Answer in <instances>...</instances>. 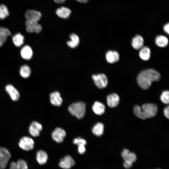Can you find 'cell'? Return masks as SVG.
Masks as SVG:
<instances>
[{
    "label": "cell",
    "instance_id": "cell-1",
    "mask_svg": "<svg viewBox=\"0 0 169 169\" xmlns=\"http://www.w3.org/2000/svg\"><path fill=\"white\" fill-rule=\"evenodd\" d=\"M160 73L156 70L148 69L141 72L137 76V81L139 85L144 90L149 89L152 82L159 80Z\"/></svg>",
    "mask_w": 169,
    "mask_h": 169
},
{
    "label": "cell",
    "instance_id": "cell-2",
    "mask_svg": "<svg viewBox=\"0 0 169 169\" xmlns=\"http://www.w3.org/2000/svg\"><path fill=\"white\" fill-rule=\"evenodd\" d=\"M85 108L86 105L84 102H78L70 105L68 110L71 115L81 119L84 115Z\"/></svg>",
    "mask_w": 169,
    "mask_h": 169
},
{
    "label": "cell",
    "instance_id": "cell-3",
    "mask_svg": "<svg viewBox=\"0 0 169 169\" xmlns=\"http://www.w3.org/2000/svg\"><path fill=\"white\" fill-rule=\"evenodd\" d=\"M141 108L147 118L155 116L157 112V106L154 104H144L142 105Z\"/></svg>",
    "mask_w": 169,
    "mask_h": 169
},
{
    "label": "cell",
    "instance_id": "cell-4",
    "mask_svg": "<svg viewBox=\"0 0 169 169\" xmlns=\"http://www.w3.org/2000/svg\"><path fill=\"white\" fill-rule=\"evenodd\" d=\"M11 157V154L6 148L0 147V169H4Z\"/></svg>",
    "mask_w": 169,
    "mask_h": 169
},
{
    "label": "cell",
    "instance_id": "cell-5",
    "mask_svg": "<svg viewBox=\"0 0 169 169\" xmlns=\"http://www.w3.org/2000/svg\"><path fill=\"white\" fill-rule=\"evenodd\" d=\"M92 78L96 86L98 88L102 89L106 87L108 82L106 76L103 74H94Z\"/></svg>",
    "mask_w": 169,
    "mask_h": 169
},
{
    "label": "cell",
    "instance_id": "cell-6",
    "mask_svg": "<svg viewBox=\"0 0 169 169\" xmlns=\"http://www.w3.org/2000/svg\"><path fill=\"white\" fill-rule=\"evenodd\" d=\"M19 146L23 150L29 151L33 149L34 141L31 138L27 136H24L20 140Z\"/></svg>",
    "mask_w": 169,
    "mask_h": 169
},
{
    "label": "cell",
    "instance_id": "cell-7",
    "mask_svg": "<svg viewBox=\"0 0 169 169\" xmlns=\"http://www.w3.org/2000/svg\"><path fill=\"white\" fill-rule=\"evenodd\" d=\"M40 12L32 9L27 10L25 14L26 20L38 22L41 17Z\"/></svg>",
    "mask_w": 169,
    "mask_h": 169
},
{
    "label": "cell",
    "instance_id": "cell-8",
    "mask_svg": "<svg viewBox=\"0 0 169 169\" xmlns=\"http://www.w3.org/2000/svg\"><path fill=\"white\" fill-rule=\"evenodd\" d=\"M26 30L28 32L40 33L42 30L41 26L38 22L26 20L25 22Z\"/></svg>",
    "mask_w": 169,
    "mask_h": 169
},
{
    "label": "cell",
    "instance_id": "cell-9",
    "mask_svg": "<svg viewBox=\"0 0 169 169\" xmlns=\"http://www.w3.org/2000/svg\"><path fill=\"white\" fill-rule=\"evenodd\" d=\"M66 135L65 131L60 127L56 128L52 134L53 139L56 142L60 143L62 142Z\"/></svg>",
    "mask_w": 169,
    "mask_h": 169
},
{
    "label": "cell",
    "instance_id": "cell-10",
    "mask_svg": "<svg viewBox=\"0 0 169 169\" xmlns=\"http://www.w3.org/2000/svg\"><path fill=\"white\" fill-rule=\"evenodd\" d=\"M59 164L64 169H69L74 165L75 162L70 156L67 155L60 160Z\"/></svg>",
    "mask_w": 169,
    "mask_h": 169
},
{
    "label": "cell",
    "instance_id": "cell-11",
    "mask_svg": "<svg viewBox=\"0 0 169 169\" xmlns=\"http://www.w3.org/2000/svg\"><path fill=\"white\" fill-rule=\"evenodd\" d=\"M121 156L124 160V161L132 164L136 160V154L132 152H130L127 149H124L121 152Z\"/></svg>",
    "mask_w": 169,
    "mask_h": 169
},
{
    "label": "cell",
    "instance_id": "cell-12",
    "mask_svg": "<svg viewBox=\"0 0 169 169\" xmlns=\"http://www.w3.org/2000/svg\"><path fill=\"white\" fill-rule=\"evenodd\" d=\"M42 129V126L40 123L37 121H33L29 126V132L32 136L37 137L39 136Z\"/></svg>",
    "mask_w": 169,
    "mask_h": 169
},
{
    "label": "cell",
    "instance_id": "cell-13",
    "mask_svg": "<svg viewBox=\"0 0 169 169\" xmlns=\"http://www.w3.org/2000/svg\"><path fill=\"white\" fill-rule=\"evenodd\" d=\"M6 92L13 101H17L19 97V93L18 90L12 84H8L5 87Z\"/></svg>",
    "mask_w": 169,
    "mask_h": 169
},
{
    "label": "cell",
    "instance_id": "cell-14",
    "mask_svg": "<svg viewBox=\"0 0 169 169\" xmlns=\"http://www.w3.org/2000/svg\"><path fill=\"white\" fill-rule=\"evenodd\" d=\"M20 55L23 59L29 60L32 57L33 52L31 47L28 45L23 46L20 50Z\"/></svg>",
    "mask_w": 169,
    "mask_h": 169
},
{
    "label": "cell",
    "instance_id": "cell-15",
    "mask_svg": "<svg viewBox=\"0 0 169 169\" xmlns=\"http://www.w3.org/2000/svg\"><path fill=\"white\" fill-rule=\"evenodd\" d=\"M107 103L110 107L117 106L119 103L120 98L117 94L112 93L109 95L107 97Z\"/></svg>",
    "mask_w": 169,
    "mask_h": 169
},
{
    "label": "cell",
    "instance_id": "cell-16",
    "mask_svg": "<svg viewBox=\"0 0 169 169\" xmlns=\"http://www.w3.org/2000/svg\"><path fill=\"white\" fill-rule=\"evenodd\" d=\"M105 58L107 62L112 64L118 61L119 59V54L115 51L109 50L105 55Z\"/></svg>",
    "mask_w": 169,
    "mask_h": 169
},
{
    "label": "cell",
    "instance_id": "cell-17",
    "mask_svg": "<svg viewBox=\"0 0 169 169\" xmlns=\"http://www.w3.org/2000/svg\"><path fill=\"white\" fill-rule=\"evenodd\" d=\"M50 98V102L53 105L59 106L62 104L63 100L59 92L55 91L51 93Z\"/></svg>",
    "mask_w": 169,
    "mask_h": 169
},
{
    "label": "cell",
    "instance_id": "cell-18",
    "mask_svg": "<svg viewBox=\"0 0 169 169\" xmlns=\"http://www.w3.org/2000/svg\"><path fill=\"white\" fill-rule=\"evenodd\" d=\"M144 42L143 37L140 35H137L133 38L131 44L134 49L138 50L143 47Z\"/></svg>",
    "mask_w": 169,
    "mask_h": 169
},
{
    "label": "cell",
    "instance_id": "cell-19",
    "mask_svg": "<svg viewBox=\"0 0 169 169\" xmlns=\"http://www.w3.org/2000/svg\"><path fill=\"white\" fill-rule=\"evenodd\" d=\"M71 11L68 8L62 7L57 9L56 10V13L60 18L63 19L68 18L71 14Z\"/></svg>",
    "mask_w": 169,
    "mask_h": 169
},
{
    "label": "cell",
    "instance_id": "cell-20",
    "mask_svg": "<svg viewBox=\"0 0 169 169\" xmlns=\"http://www.w3.org/2000/svg\"><path fill=\"white\" fill-rule=\"evenodd\" d=\"M36 158L38 164L40 165H43L46 163L48 159V156L45 151L40 150L37 152Z\"/></svg>",
    "mask_w": 169,
    "mask_h": 169
},
{
    "label": "cell",
    "instance_id": "cell-21",
    "mask_svg": "<svg viewBox=\"0 0 169 169\" xmlns=\"http://www.w3.org/2000/svg\"><path fill=\"white\" fill-rule=\"evenodd\" d=\"M92 108L94 113L98 115L103 114L105 112V105L99 101L95 102Z\"/></svg>",
    "mask_w": 169,
    "mask_h": 169
},
{
    "label": "cell",
    "instance_id": "cell-22",
    "mask_svg": "<svg viewBox=\"0 0 169 169\" xmlns=\"http://www.w3.org/2000/svg\"><path fill=\"white\" fill-rule=\"evenodd\" d=\"M70 40L68 41L67 43V45L70 48H74L77 47L79 43V38L77 35L73 33L69 36Z\"/></svg>",
    "mask_w": 169,
    "mask_h": 169
},
{
    "label": "cell",
    "instance_id": "cell-23",
    "mask_svg": "<svg viewBox=\"0 0 169 169\" xmlns=\"http://www.w3.org/2000/svg\"><path fill=\"white\" fill-rule=\"evenodd\" d=\"M12 39L14 45L18 47L21 46L24 43V37L23 35L19 33L14 35L13 36Z\"/></svg>",
    "mask_w": 169,
    "mask_h": 169
},
{
    "label": "cell",
    "instance_id": "cell-24",
    "mask_svg": "<svg viewBox=\"0 0 169 169\" xmlns=\"http://www.w3.org/2000/svg\"><path fill=\"white\" fill-rule=\"evenodd\" d=\"M151 50L149 48L146 46L143 47L139 51V56L143 60H148L150 57Z\"/></svg>",
    "mask_w": 169,
    "mask_h": 169
},
{
    "label": "cell",
    "instance_id": "cell-25",
    "mask_svg": "<svg viewBox=\"0 0 169 169\" xmlns=\"http://www.w3.org/2000/svg\"><path fill=\"white\" fill-rule=\"evenodd\" d=\"M167 38L162 35H159L155 38V43L157 45L160 47H166L168 44Z\"/></svg>",
    "mask_w": 169,
    "mask_h": 169
},
{
    "label": "cell",
    "instance_id": "cell-26",
    "mask_svg": "<svg viewBox=\"0 0 169 169\" xmlns=\"http://www.w3.org/2000/svg\"><path fill=\"white\" fill-rule=\"evenodd\" d=\"M92 131L95 135L98 136H101L104 131L103 124L100 122L96 123L93 127Z\"/></svg>",
    "mask_w": 169,
    "mask_h": 169
},
{
    "label": "cell",
    "instance_id": "cell-27",
    "mask_svg": "<svg viewBox=\"0 0 169 169\" xmlns=\"http://www.w3.org/2000/svg\"><path fill=\"white\" fill-rule=\"evenodd\" d=\"M19 73L21 76L24 78H28L31 74V70L30 67L27 65H22L20 68Z\"/></svg>",
    "mask_w": 169,
    "mask_h": 169
},
{
    "label": "cell",
    "instance_id": "cell-28",
    "mask_svg": "<svg viewBox=\"0 0 169 169\" xmlns=\"http://www.w3.org/2000/svg\"><path fill=\"white\" fill-rule=\"evenodd\" d=\"M133 110L135 115L137 117L143 120L147 118L141 108L139 106L136 105L134 107Z\"/></svg>",
    "mask_w": 169,
    "mask_h": 169
},
{
    "label": "cell",
    "instance_id": "cell-29",
    "mask_svg": "<svg viewBox=\"0 0 169 169\" xmlns=\"http://www.w3.org/2000/svg\"><path fill=\"white\" fill-rule=\"evenodd\" d=\"M9 15L7 7L4 4L0 5V19H3Z\"/></svg>",
    "mask_w": 169,
    "mask_h": 169
},
{
    "label": "cell",
    "instance_id": "cell-30",
    "mask_svg": "<svg viewBox=\"0 0 169 169\" xmlns=\"http://www.w3.org/2000/svg\"><path fill=\"white\" fill-rule=\"evenodd\" d=\"M11 35V32L8 28L3 27H0V37L7 38Z\"/></svg>",
    "mask_w": 169,
    "mask_h": 169
},
{
    "label": "cell",
    "instance_id": "cell-31",
    "mask_svg": "<svg viewBox=\"0 0 169 169\" xmlns=\"http://www.w3.org/2000/svg\"><path fill=\"white\" fill-rule=\"evenodd\" d=\"M169 92L168 90H165L163 91L161 95L160 99L161 101L165 104L169 103Z\"/></svg>",
    "mask_w": 169,
    "mask_h": 169
},
{
    "label": "cell",
    "instance_id": "cell-32",
    "mask_svg": "<svg viewBox=\"0 0 169 169\" xmlns=\"http://www.w3.org/2000/svg\"><path fill=\"white\" fill-rule=\"evenodd\" d=\"M18 169H28L26 162L23 159H19L16 162Z\"/></svg>",
    "mask_w": 169,
    "mask_h": 169
},
{
    "label": "cell",
    "instance_id": "cell-33",
    "mask_svg": "<svg viewBox=\"0 0 169 169\" xmlns=\"http://www.w3.org/2000/svg\"><path fill=\"white\" fill-rule=\"evenodd\" d=\"M73 142L74 144L77 145L78 146L80 145H84L85 146L86 144V141L80 137L75 139L74 140Z\"/></svg>",
    "mask_w": 169,
    "mask_h": 169
},
{
    "label": "cell",
    "instance_id": "cell-34",
    "mask_svg": "<svg viewBox=\"0 0 169 169\" xmlns=\"http://www.w3.org/2000/svg\"><path fill=\"white\" fill-rule=\"evenodd\" d=\"M78 151L80 154H84L86 151L85 145H78Z\"/></svg>",
    "mask_w": 169,
    "mask_h": 169
},
{
    "label": "cell",
    "instance_id": "cell-35",
    "mask_svg": "<svg viewBox=\"0 0 169 169\" xmlns=\"http://www.w3.org/2000/svg\"><path fill=\"white\" fill-rule=\"evenodd\" d=\"M164 114L165 116L169 119V106H167L166 107L164 110Z\"/></svg>",
    "mask_w": 169,
    "mask_h": 169
},
{
    "label": "cell",
    "instance_id": "cell-36",
    "mask_svg": "<svg viewBox=\"0 0 169 169\" xmlns=\"http://www.w3.org/2000/svg\"><path fill=\"white\" fill-rule=\"evenodd\" d=\"M9 169H18L16 162L14 161L11 162L10 165Z\"/></svg>",
    "mask_w": 169,
    "mask_h": 169
},
{
    "label": "cell",
    "instance_id": "cell-37",
    "mask_svg": "<svg viewBox=\"0 0 169 169\" xmlns=\"http://www.w3.org/2000/svg\"><path fill=\"white\" fill-rule=\"evenodd\" d=\"M132 165V164L126 162H124L123 163V166L126 169H129L131 167Z\"/></svg>",
    "mask_w": 169,
    "mask_h": 169
},
{
    "label": "cell",
    "instance_id": "cell-38",
    "mask_svg": "<svg viewBox=\"0 0 169 169\" xmlns=\"http://www.w3.org/2000/svg\"><path fill=\"white\" fill-rule=\"evenodd\" d=\"M169 23L166 24L164 26L163 30L164 31L168 34L169 33Z\"/></svg>",
    "mask_w": 169,
    "mask_h": 169
},
{
    "label": "cell",
    "instance_id": "cell-39",
    "mask_svg": "<svg viewBox=\"0 0 169 169\" xmlns=\"http://www.w3.org/2000/svg\"><path fill=\"white\" fill-rule=\"evenodd\" d=\"M7 38L0 37V47L2 46L6 41Z\"/></svg>",
    "mask_w": 169,
    "mask_h": 169
},
{
    "label": "cell",
    "instance_id": "cell-40",
    "mask_svg": "<svg viewBox=\"0 0 169 169\" xmlns=\"http://www.w3.org/2000/svg\"><path fill=\"white\" fill-rule=\"evenodd\" d=\"M66 0H54V1L58 3H64Z\"/></svg>",
    "mask_w": 169,
    "mask_h": 169
},
{
    "label": "cell",
    "instance_id": "cell-41",
    "mask_svg": "<svg viewBox=\"0 0 169 169\" xmlns=\"http://www.w3.org/2000/svg\"><path fill=\"white\" fill-rule=\"evenodd\" d=\"M77 1L81 3H87L89 0H76Z\"/></svg>",
    "mask_w": 169,
    "mask_h": 169
},
{
    "label": "cell",
    "instance_id": "cell-42",
    "mask_svg": "<svg viewBox=\"0 0 169 169\" xmlns=\"http://www.w3.org/2000/svg\"></svg>",
    "mask_w": 169,
    "mask_h": 169
}]
</instances>
